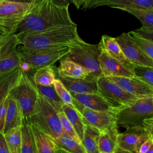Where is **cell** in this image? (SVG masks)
<instances>
[{"instance_id": "obj_1", "label": "cell", "mask_w": 153, "mask_h": 153, "mask_svg": "<svg viewBox=\"0 0 153 153\" xmlns=\"http://www.w3.org/2000/svg\"><path fill=\"white\" fill-rule=\"evenodd\" d=\"M69 11V6L59 5L50 0L35 4L17 25L14 33L20 40L25 35L39 32L60 25H75Z\"/></svg>"}, {"instance_id": "obj_2", "label": "cell", "mask_w": 153, "mask_h": 153, "mask_svg": "<svg viewBox=\"0 0 153 153\" xmlns=\"http://www.w3.org/2000/svg\"><path fill=\"white\" fill-rule=\"evenodd\" d=\"M80 39L76 25H60L26 35L20 40V44L31 50L60 48L69 47Z\"/></svg>"}, {"instance_id": "obj_3", "label": "cell", "mask_w": 153, "mask_h": 153, "mask_svg": "<svg viewBox=\"0 0 153 153\" xmlns=\"http://www.w3.org/2000/svg\"><path fill=\"white\" fill-rule=\"evenodd\" d=\"M9 95L17 100L21 108L24 120H29L38 111L39 93L33 79L22 71L17 84Z\"/></svg>"}, {"instance_id": "obj_4", "label": "cell", "mask_w": 153, "mask_h": 153, "mask_svg": "<svg viewBox=\"0 0 153 153\" xmlns=\"http://www.w3.org/2000/svg\"><path fill=\"white\" fill-rule=\"evenodd\" d=\"M69 48V52L65 57L82 66L90 75L97 78L102 76L99 62L98 44L87 43L81 38Z\"/></svg>"}, {"instance_id": "obj_5", "label": "cell", "mask_w": 153, "mask_h": 153, "mask_svg": "<svg viewBox=\"0 0 153 153\" xmlns=\"http://www.w3.org/2000/svg\"><path fill=\"white\" fill-rule=\"evenodd\" d=\"M153 117V97L138 99L131 106L116 114L117 126L126 129L139 126L143 121Z\"/></svg>"}, {"instance_id": "obj_6", "label": "cell", "mask_w": 153, "mask_h": 153, "mask_svg": "<svg viewBox=\"0 0 153 153\" xmlns=\"http://www.w3.org/2000/svg\"><path fill=\"white\" fill-rule=\"evenodd\" d=\"M57 112L39 93L38 112L29 120L25 121L34 124L45 134L55 139L64 134Z\"/></svg>"}, {"instance_id": "obj_7", "label": "cell", "mask_w": 153, "mask_h": 153, "mask_svg": "<svg viewBox=\"0 0 153 153\" xmlns=\"http://www.w3.org/2000/svg\"><path fill=\"white\" fill-rule=\"evenodd\" d=\"M69 47L31 50L22 47L17 49L21 61L28 63L32 70L51 66L65 57L69 52Z\"/></svg>"}, {"instance_id": "obj_8", "label": "cell", "mask_w": 153, "mask_h": 153, "mask_svg": "<svg viewBox=\"0 0 153 153\" xmlns=\"http://www.w3.org/2000/svg\"><path fill=\"white\" fill-rule=\"evenodd\" d=\"M98 93L118 111L131 106L138 98L125 91L109 77L100 76L97 80Z\"/></svg>"}, {"instance_id": "obj_9", "label": "cell", "mask_w": 153, "mask_h": 153, "mask_svg": "<svg viewBox=\"0 0 153 153\" xmlns=\"http://www.w3.org/2000/svg\"><path fill=\"white\" fill-rule=\"evenodd\" d=\"M35 4L0 0V26L14 33L17 25Z\"/></svg>"}, {"instance_id": "obj_10", "label": "cell", "mask_w": 153, "mask_h": 153, "mask_svg": "<svg viewBox=\"0 0 153 153\" xmlns=\"http://www.w3.org/2000/svg\"><path fill=\"white\" fill-rule=\"evenodd\" d=\"M20 42L14 33L5 36L0 44V73H2L18 66L21 60L17 51Z\"/></svg>"}, {"instance_id": "obj_11", "label": "cell", "mask_w": 153, "mask_h": 153, "mask_svg": "<svg viewBox=\"0 0 153 153\" xmlns=\"http://www.w3.org/2000/svg\"><path fill=\"white\" fill-rule=\"evenodd\" d=\"M115 38L124 56L131 63L153 68V59L129 37L127 33H123Z\"/></svg>"}, {"instance_id": "obj_12", "label": "cell", "mask_w": 153, "mask_h": 153, "mask_svg": "<svg viewBox=\"0 0 153 153\" xmlns=\"http://www.w3.org/2000/svg\"><path fill=\"white\" fill-rule=\"evenodd\" d=\"M74 107L81 114L85 124H88L96 128L100 132L114 127H117L115 114L94 111L81 106H75Z\"/></svg>"}, {"instance_id": "obj_13", "label": "cell", "mask_w": 153, "mask_h": 153, "mask_svg": "<svg viewBox=\"0 0 153 153\" xmlns=\"http://www.w3.org/2000/svg\"><path fill=\"white\" fill-rule=\"evenodd\" d=\"M150 138H153V135L137 126L127 128L122 133H118L117 144L131 153H138L141 144Z\"/></svg>"}, {"instance_id": "obj_14", "label": "cell", "mask_w": 153, "mask_h": 153, "mask_svg": "<svg viewBox=\"0 0 153 153\" xmlns=\"http://www.w3.org/2000/svg\"><path fill=\"white\" fill-rule=\"evenodd\" d=\"M70 93L72 97L74 106H81L94 111L108 112L115 114L119 111L99 93Z\"/></svg>"}, {"instance_id": "obj_15", "label": "cell", "mask_w": 153, "mask_h": 153, "mask_svg": "<svg viewBox=\"0 0 153 153\" xmlns=\"http://www.w3.org/2000/svg\"><path fill=\"white\" fill-rule=\"evenodd\" d=\"M109 78L123 90L138 99L153 97V87L134 76H109Z\"/></svg>"}, {"instance_id": "obj_16", "label": "cell", "mask_w": 153, "mask_h": 153, "mask_svg": "<svg viewBox=\"0 0 153 153\" xmlns=\"http://www.w3.org/2000/svg\"><path fill=\"white\" fill-rule=\"evenodd\" d=\"M101 6H108L121 10L127 8L153 10V0H87L81 7V9H93Z\"/></svg>"}, {"instance_id": "obj_17", "label": "cell", "mask_w": 153, "mask_h": 153, "mask_svg": "<svg viewBox=\"0 0 153 153\" xmlns=\"http://www.w3.org/2000/svg\"><path fill=\"white\" fill-rule=\"evenodd\" d=\"M99 62L102 76L133 77V72L114 59L108 56L105 51L99 46Z\"/></svg>"}, {"instance_id": "obj_18", "label": "cell", "mask_w": 153, "mask_h": 153, "mask_svg": "<svg viewBox=\"0 0 153 153\" xmlns=\"http://www.w3.org/2000/svg\"><path fill=\"white\" fill-rule=\"evenodd\" d=\"M63 84L66 88L74 93H98L97 77L90 75V76L82 78H72L65 76H58Z\"/></svg>"}, {"instance_id": "obj_19", "label": "cell", "mask_w": 153, "mask_h": 153, "mask_svg": "<svg viewBox=\"0 0 153 153\" xmlns=\"http://www.w3.org/2000/svg\"><path fill=\"white\" fill-rule=\"evenodd\" d=\"M98 45L108 56L131 71L133 64L131 63L126 57L115 38L104 35L102 36Z\"/></svg>"}, {"instance_id": "obj_20", "label": "cell", "mask_w": 153, "mask_h": 153, "mask_svg": "<svg viewBox=\"0 0 153 153\" xmlns=\"http://www.w3.org/2000/svg\"><path fill=\"white\" fill-rule=\"evenodd\" d=\"M57 69L58 76L84 79L91 75L82 66L65 57L60 60Z\"/></svg>"}, {"instance_id": "obj_21", "label": "cell", "mask_w": 153, "mask_h": 153, "mask_svg": "<svg viewBox=\"0 0 153 153\" xmlns=\"http://www.w3.org/2000/svg\"><path fill=\"white\" fill-rule=\"evenodd\" d=\"M23 120L22 111L19 103L16 99L9 95L3 134L12 128L21 127Z\"/></svg>"}, {"instance_id": "obj_22", "label": "cell", "mask_w": 153, "mask_h": 153, "mask_svg": "<svg viewBox=\"0 0 153 153\" xmlns=\"http://www.w3.org/2000/svg\"><path fill=\"white\" fill-rule=\"evenodd\" d=\"M21 74L20 66L0 73V102L9 94L11 90L17 84Z\"/></svg>"}, {"instance_id": "obj_23", "label": "cell", "mask_w": 153, "mask_h": 153, "mask_svg": "<svg viewBox=\"0 0 153 153\" xmlns=\"http://www.w3.org/2000/svg\"><path fill=\"white\" fill-rule=\"evenodd\" d=\"M61 111L66 115V118L72 124L76 133L80 140H82L84 135L85 124L79 111L74 106L63 104L61 108Z\"/></svg>"}, {"instance_id": "obj_24", "label": "cell", "mask_w": 153, "mask_h": 153, "mask_svg": "<svg viewBox=\"0 0 153 153\" xmlns=\"http://www.w3.org/2000/svg\"><path fill=\"white\" fill-rule=\"evenodd\" d=\"M21 128V153H38L36 143L30 123L23 120Z\"/></svg>"}, {"instance_id": "obj_25", "label": "cell", "mask_w": 153, "mask_h": 153, "mask_svg": "<svg viewBox=\"0 0 153 153\" xmlns=\"http://www.w3.org/2000/svg\"><path fill=\"white\" fill-rule=\"evenodd\" d=\"M118 133L117 127H114L100 132L98 142L99 152L112 153L117 146V140Z\"/></svg>"}, {"instance_id": "obj_26", "label": "cell", "mask_w": 153, "mask_h": 153, "mask_svg": "<svg viewBox=\"0 0 153 153\" xmlns=\"http://www.w3.org/2000/svg\"><path fill=\"white\" fill-rule=\"evenodd\" d=\"M35 136L38 153H55L56 148L53 138L43 132L36 125L30 123Z\"/></svg>"}, {"instance_id": "obj_27", "label": "cell", "mask_w": 153, "mask_h": 153, "mask_svg": "<svg viewBox=\"0 0 153 153\" xmlns=\"http://www.w3.org/2000/svg\"><path fill=\"white\" fill-rule=\"evenodd\" d=\"M100 131L96 128L85 124L84 135L81 140V144L87 153H99L98 142Z\"/></svg>"}, {"instance_id": "obj_28", "label": "cell", "mask_w": 153, "mask_h": 153, "mask_svg": "<svg viewBox=\"0 0 153 153\" xmlns=\"http://www.w3.org/2000/svg\"><path fill=\"white\" fill-rule=\"evenodd\" d=\"M53 140L57 148L64 149L69 153H87L81 143L64 134L53 139Z\"/></svg>"}, {"instance_id": "obj_29", "label": "cell", "mask_w": 153, "mask_h": 153, "mask_svg": "<svg viewBox=\"0 0 153 153\" xmlns=\"http://www.w3.org/2000/svg\"><path fill=\"white\" fill-rule=\"evenodd\" d=\"M38 93L43 96L49 103L57 111H61V108L64 104L57 94L53 84L42 85L35 84Z\"/></svg>"}, {"instance_id": "obj_30", "label": "cell", "mask_w": 153, "mask_h": 153, "mask_svg": "<svg viewBox=\"0 0 153 153\" xmlns=\"http://www.w3.org/2000/svg\"><path fill=\"white\" fill-rule=\"evenodd\" d=\"M10 153H21L22 136L20 127H14L4 133Z\"/></svg>"}, {"instance_id": "obj_31", "label": "cell", "mask_w": 153, "mask_h": 153, "mask_svg": "<svg viewBox=\"0 0 153 153\" xmlns=\"http://www.w3.org/2000/svg\"><path fill=\"white\" fill-rule=\"evenodd\" d=\"M32 79L35 84L42 85L53 84L56 79V72L54 67L51 65L36 69Z\"/></svg>"}, {"instance_id": "obj_32", "label": "cell", "mask_w": 153, "mask_h": 153, "mask_svg": "<svg viewBox=\"0 0 153 153\" xmlns=\"http://www.w3.org/2000/svg\"><path fill=\"white\" fill-rule=\"evenodd\" d=\"M136 17L142 26L153 27V10L143 8H127L122 10Z\"/></svg>"}, {"instance_id": "obj_33", "label": "cell", "mask_w": 153, "mask_h": 153, "mask_svg": "<svg viewBox=\"0 0 153 153\" xmlns=\"http://www.w3.org/2000/svg\"><path fill=\"white\" fill-rule=\"evenodd\" d=\"M131 71L134 76L153 87V68L133 65Z\"/></svg>"}, {"instance_id": "obj_34", "label": "cell", "mask_w": 153, "mask_h": 153, "mask_svg": "<svg viewBox=\"0 0 153 153\" xmlns=\"http://www.w3.org/2000/svg\"><path fill=\"white\" fill-rule=\"evenodd\" d=\"M127 34L149 57L153 59V42L141 36L135 30L130 31Z\"/></svg>"}, {"instance_id": "obj_35", "label": "cell", "mask_w": 153, "mask_h": 153, "mask_svg": "<svg viewBox=\"0 0 153 153\" xmlns=\"http://www.w3.org/2000/svg\"><path fill=\"white\" fill-rule=\"evenodd\" d=\"M53 85L59 97L64 104L73 106L72 97L69 91L66 88L62 81L59 79H55Z\"/></svg>"}, {"instance_id": "obj_36", "label": "cell", "mask_w": 153, "mask_h": 153, "mask_svg": "<svg viewBox=\"0 0 153 153\" xmlns=\"http://www.w3.org/2000/svg\"><path fill=\"white\" fill-rule=\"evenodd\" d=\"M57 114L61 123V126H62L64 134L76 140L79 143H81L74 127H72V124L70 123V122L69 121V120H68V118H66L64 113L62 111H59L57 112Z\"/></svg>"}, {"instance_id": "obj_37", "label": "cell", "mask_w": 153, "mask_h": 153, "mask_svg": "<svg viewBox=\"0 0 153 153\" xmlns=\"http://www.w3.org/2000/svg\"><path fill=\"white\" fill-rule=\"evenodd\" d=\"M8 96L9 94L0 102V132L2 133L8 104Z\"/></svg>"}, {"instance_id": "obj_38", "label": "cell", "mask_w": 153, "mask_h": 153, "mask_svg": "<svg viewBox=\"0 0 153 153\" xmlns=\"http://www.w3.org/2000/svg\"><path fill=\"white\" fill-rule=\"evenodd\" d=\"M141 36L153 42V27H143L135 30Z\"/></svg>"}, {"instance_id": "obj_39", "label": "cell", "mask_w": 153, "mask_h": 153, "mask_svg": "<svg viewBox=\"0 0 153 153\" xmlns=\"http://www.w3.org/2000/svg\"><path fill=\"white\" fill-rule=\"evenodd\" d=\"M152 145H153V138H150L145 140L140 146L138 153H145Z\"/></svg>"}, {"instance_id": "obj_40", "label": "cell", "mask_w": 153, "mask_h": 153, "mask_svg": "<svg viewBox=\"0 0 153 153\" xmlns=\"http://www.w3.org/2000/svg\"><path fill=\"white\" fill-rule=\"evenodd\" d=\"M0 153H10L5 142L4 134L0 132Z\"/></svg>"}, {"instance_id": "obj_41", "label": "cell", "mask_w": 153, "mask_h": 153, "mask_svg": "<svg viewBox=\"0 0 153 153\" xmlns=\"http://www.w3.org/2000/svg\"><path fill=\"white\" fill-rule=\"evenodd\" d=\"M54 4L59 5H63V6H69V4L71 3L70 0H50Z\"/></svg>"}, {"instance_id": "obj_42", "label": "cell", "mask_w": 153, "mask_h": 153, "mask_svg": "<svg viewBox=\"0 0 153 153\" xmlns=\"http://www.w3.org/2000/svg\"><path fill=\"white\" fill-rule=\"evenodd\" d=\"M86 0H70L71 3H72L78 9L81 8Z\"/></svg>"}, {"instance_id": "obj_43", "label": "cell", "mask_w": 153, "mask_h": 153, "mask_svg": "<svg viewBox=\"0 0 153 153\" xmlns=\"http://www.w3.org/2000/svg\"><path fill=\"white\" fill-rule=\"evenodd\" d=\"M11 1H14V2H22V3H26V4H35L42 0H8Z\"/></svg>"}, {"instance_id": "obj_44", "label": "cell", "mask_w": 153, "mask_h": 153, "mask_svg": "<svg viewBox=\"0 0 153 153\" xmlns=\"http://www.w3.org/2000/svg\"><path fill=\"white\" fill-rule=\"evenodd\" d=\"M11 33H13V32H10L9 31H8L7 30H6L5 29H4V27L0 26V39L4 38L7 35H8V34Z\"/></svg>"}, {"instance_id": "obj_45", "label": "cell", "mask_w": 153, "mask_h": 153, "mask_svg": "<svg viewBox=\"0 0 153 153\" xmlns=\"http://www.w3.org/2000/svg\"><path fill=\"white\" fill-rule=\"evenodd\" d=\"M112 153H131V152L120 148L118 146H117Z\"/></svg>"}, {"instance_id": "obj_46", "label": "cell", "mask_w": 153, "mask_h": 153, "mask_svg": "<svg viewBox=\"0 0 153 153\" xmlns=\"http://www.w3.org/2000/svg\"><path fill=\"white\" fill-rule=\"evenodd\" d=\"M55 153H69V152L65 151L64 149H60V148H58L56 147V150H55Z\"/></svg>"}, {"instance_id": "obj_47", "label": "cell", "mask_w": 153, "mask_h": 153, "mask_svg": "<svg viewBox=\"0 0 153 153\" xmlns=\"http://www.w3.org/2000/svg\"><path fill=\"white\" fill-rule=\"evenodd\" d=\"M145 153H153V145H152Z\"/></svg>"}, {"instance_id": "obj_48", "label": "cell", "mask_w": 153, "mask_h": 153, "mask_svg": "<svg viewBox=\"0 0 153 153\" xmlns=\"http://www.w3.org/2000/svg\"><path fill=\"white\" fill-rule=\"evenodd\" d=\"M3 38H2V39H0V44H1V41H2V39H3Z\"/></svg>"}, {"instance_id": "obj_49", "label": "cell", "mask_w": 153, "mask_h": 153, "mask_svg": "<svg viewBox=\"0 0 153 153\" xmlns=\"http://www.w3.org/2000/svg\"><path fill=\"white\" fill-rule=\"evenodd\" d=\"M99 153H106V152H100Z\"/></svg>"}, {"instance_id": "obj_50", "label": "cell", "mask_w": 153, "mask_h": 153, "mask_svg": "<svg viewBox=\"0 0 153 153\" xmlns=\"http://www.w3.org/2000/svg\"><path fill=\"white\" fill-rule=\"evenodd\" d=\"M86 1H87V0H86ZM84 3H85V2H84Z\"/></svg>"}]
</instances>
